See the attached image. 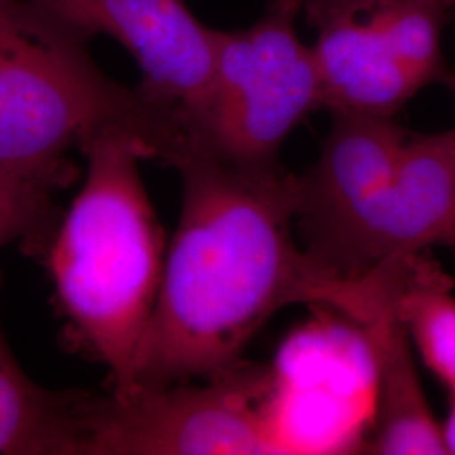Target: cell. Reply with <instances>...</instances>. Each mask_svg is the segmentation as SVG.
Masks as SVG:
<instances>
[{
    "label": "cell",
    "instance_id": "6da1fadb",
    "mask_svg": "<svg viewBox=\"0 0 455 455\" xmlns=\"http://www.w3.org/2000/svg\"><path fill=\"white\" fill-rule=\"evenodd\" d=\"M174 169L182 178L180 225L129 390L115 396L227 373L291 304L341 314L353 304L355 278L332 274L295 243L297 178L282 164L243 165L191 150Z\"/></svg>",
    "mask_w": 455,
    "mask_h": 455
},
{
    "label": "cell",
    "instance_id": "7a4b0ae2",
    "mask_svg": "<svg viewBox=\"0 0 455 455\" xmlns=\"http://www.w3.org/2000/svg\"><path fill=\"white\" fill-rule=\"evenodd\" d=\"M80 152L86 178L49 242V274L80 341L108 368L110 393L124 395L159 295L167 244L140 174L147 147L107 132Z\"/></svg>",
    "mask_w": 455,
    "mask_h": 455
},
{
    "label": "cell",
    "instance_id": "3957f363",
    "mask_svg": "<svg viewBox=\"0 0 455 455\" xmlns=\"http://www.w3.org/2000/svg\"><path fill=\"white\" fill-rule=\"evenodd\" d=\"M24 29L0 52V171L56 189L71 150L124 132L150 159L176 167L191 135L137 86L115 82L95 63L90 39L36 4Z\"/></svg>",
    "mask_w": 455,
    "mask_h": 455
},
{
    "label": "cell",
    "instance_id": "277c9868",
    "mask_svg": "<svg viewBox=\"0 0 455 455\" xmlns=\"http://www.w3.org/2000/svg\"><path fill=\"white\" fill-rule=\"evenodd\" d=\"M295 14L274 5L243 31H220L212 90L191 150L243 165H276L283 142L323 108L314 51Z\"/></svg>",
    "mask_w": 455,
    "mask_h": 455
},
{
    "label": "cell",
    "instance_id": "5b68a950",
    "mask_svg": "<svg viewBox=\"0 0 455 455\" xmlns=\"http://www.w3.org/2000/svg\"><path fill=\"white\" fill-rule=\"evenodd\" d=\"M270 370L242 361L227 373L127 396L98 395L82 455L282 454L270 420Z\"/></svg>",
    "mask_w": 455,
    "mask_h": 455
},
{
    "label": "cell",
    "instance_id": "8992f818",
    "mask_svg": "<svg viewBox=\"0 0 455 455\" xmlns=\"http://www.w3.org/2000/svg\"><path fill=\"white\" fill-rule=\"evenodd\" d=\"M430 246L455 250V131L410 135L393 180L306 250L332 274L359 276Z\"/></svg>",
    "mask_w": 455,
    "mask_h": 455
},
{
    "label": "cell",
    "instance_id": "52a82bcc",
    "mask_svg": "<svg viewBox=\"0 0 455 455\" xmlns=\"http://www.w3.org/2000/svg\"><path fill=\"white\" fill-rule=\"evenodd\" d=\"M90 41L107 36L140 68L139 88L174 115L193 142L212 90L220 31L204 26L186 0H31Z\"/></svg>",
    "mask_w": 455,
    "mask_h": 455
},
{
    "label": "cell",
    "instance_id": "ba28073f",
    "mask_svg": "<svg viewBox=\"0 0 455 455\" xmlns=\"http://www.w3.org/2000/svg\"><path fill=\"white\" fill-rule=\"evenodd\" d=\"M417 255L395 257L371 268L366 299L353 319L364 332L376 374L373 435L366 443L370 454H449L400 314V297Z\"/></svg>",
    "mask_w": 455,
    "mask_h": 455
},
{
    "label": "cell",
    "instance_id": "9c48e42d",
    "mask_svg": "<svg viewBox=\"0 0 455 455\" xmlns=\"http://www.w3.org/2000/svg\"><path fill=\"white\" fill-rule=\"evenodd\" d=\"M331 115L317 163L297 178V221L307 243L393 180L410 137L393 116Z\"/></svg>",
    "mask_w": 455,
    "mask_h": 455
},
{
    "label": "cell",
    "instance_id": "30bf717a",
    "mask_svg": "<svg viewBox=\"0 0 455 455\" xmlns=\"http://www.w3.org/2000/svg\"><path fill=\"white\" fill-rule=\"evenodd\" d=\"M314 58L331 114H395L423 83L402 63L388 37L366 12H331L314 17Z\"/></svg>",
    "mask_w": 455,
    "mask_h": 455
},
{
    "label": "cell",
    "instance_id": "8fae6325",
    "mask_svg": "<svg viewBox=\"0 0 455 455\" xmlns=\"http://www.w3.org/2000/svg\"><path fill=\"white\" fill-rule=\"evenodd\" d=\"M95 398L37 385L0 327V455H82Z\"/></svg>",
    "mask_w": 455,
    "mask_h": 455
},
{
    "label": "cell",
    "instance_id": "7c38bea8",
    "mask_svg": "<svg viewBox=\"0 0 455 455\" xmlns=\"http://www.w3.org/2000/svg\"><path fill=\"white\" fill-rule=\"evenodd\" d=\"M434 261L415 257L400 297V314L427 368L455 396V295Z\"/></svg>",
    "mask_w": 455,
    "mask_h": 455
},
{
    "label": "cell",
    "instance_id": "4fadbf2b",
    "mask_svg": "<svg viewBox=\"0 0 455 455\" xmlns=\"http://www.w3.org/2000/svg\"><path fill=\"white\" fill-rule=\"evenodd\" d=\"M373 17L402 63L423 83H447L454 75L442 54V26L447 9L432 2L403 0L359 11Z\"/></svg>",
    "mask_w": 455,
    "mask_h": 455
},
{
    "label": "cell",
    "instance_id": "5bb4252c",
    "mask_svg": "<svg viewBox=\"0 0 455 455\" xmlns=\"http://www.w3.org/2000/svg\"><path fill=\"white\" fill-rule=\"evenodd\" d=\"M52 195L49 186L0 171V250L12 242L29 246L51 242Z\"/></svg>",
    "mask_w": 455,
    "mask_h": 455
},
{
    "label": "cell",
    "instance_id": "9a60e30c",
    "mask_svg": "<svg viewBox=\"0 0 455 455\" xmlns=\"http://www.w3.org/2000/svg\"><path fill=\"white\" fill-rule=\"evenodd\" d=\"M391 2H403V0H274L272 4L289 9L295 14L304 12L307 20L314 17L324 16L331 12H359L366 9H373L383 4ZM422 2H432L440 7L447 9L449 12L455 11V0H422Z\"/></svg>",
    "mask_w": 455,
    "mask_h": 455
},
{
    "label": "cell",
    "instance_id": "2e32d148",
    "mask_svg": "<svg viewBox=\"0 0 455 455\" xmlns=\"http://www.w3.org/2000/svg\"><path fill=\"white\" fill-rule=\"evenodd\" d=\"M33 12L31 0H0V52L24 29Z\"/></svg>",
    "mask_w": 455,
    "mask_h": 455
},
{
    "label": "cell",
    "instance_id": "e0dca14e",
    "mask_svg": "<svg viewBox=\"0 0 455 455\" xmlns=\"http://www.w3.org/2000/svg\"><path fill=\"white\" fill-rule=\"evenodd\" d=\"M443 428V439L449 449V454H455V396H451V410L447 420L442 423Z\"/></svg>",
    "mask_w": 455,
    "mask_h": 455
},
{
    "label": "cell",
    "instance_id": "ac0fdd59",
    "mask_svg": "<svg viewBox=\"0 0 455 455\" xmlns=\"http://www.w3.org/2000/svg\"><path fill=\"white\" fill-rule=\"evenodd\" d=\"M451 86H452V88H454V92H455V76H454V78H452V82H451Z\"/></svg>",
    "mask_w": 455,
    "mask_h": 455
}]
</instances>
